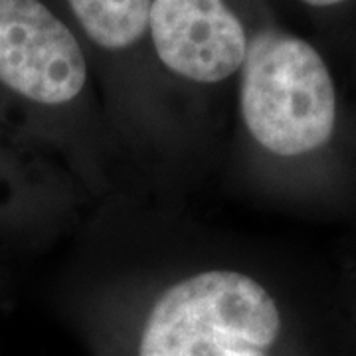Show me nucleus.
I'll list each match as a JSON object with an SVG mask.
<instances>
[{
	"instance_id": "f257e3e1",
	"label": "nucleus",
	"mask_w": 356,
	"mask_h": 356,
	"mask_svg": "<svg viewBox=\"0 0 356 356\" xmlns=\"http://www.w3.org/2000/svg\"><path fill=\"white\" fill-rule=\"evenodd\" d=\"M240 76L243 123L267 151L297 156L331 139L334 83L309 42L277 28H261L250 38Z\"/></svg>"
},
{
	"instance_id": "7ed1b4c3",
	"label": "nucleus",
	"mask_w": 356,
	"mask_h": 356,
	"mask_svg": "<svg viewBox=\"0 0 356 356\" xmlns=\"http://www.w3.org/2000/svg\"><path fill=\"white\" fill-rule=\"evenodd\" d=\"M86 83L83 46L44 0H0V86L28 102L64 105Z\"/></svg>"
},
{
	"instance_id": "39448f33",
	"label": "nucleus",
	"mask_w": 356,
	"mask_h": 356,
	"mask_svg": "<svg viewBox=\"0 0 356 356\" xmlns=\"http://www.w3.org/2000/svg\"><path fill=\"white\" fill-rule=\"evenodd\" d=\"M86 38L103 51L133 50L149 36L153 0H65Z\"/></svg>"
},
{
	"instance_id": "f03ea898",
	"label": "nucleus",
	"mask_w": 356,
	"mask_h": 356,
	"mask_svg": "<svg viewBox=\"0 0 356 356\" xmlns=\"http://www.w3.org/2000/svg\"><path fill=\"white\" fill-rule=\"evenodd\" d=\"M280 332L266 287L238 271H206L161 295L139 356H269Z\"/></svg>"
},
{
	"instance_id": "20e7f679",
	"label": "nucleus",
	"mask_w": 356,
	"mask_h": 356,
	"mask_svg": "<svg viewBox=\"0 0 356 356\" xmlns=\"http://www.w3.org/2000/svg\"><path fill=\"white\" fill-rule=\"evenodd\" d=\"M149 38L166 72L212 86L240 74L252 36L232 0H153Z\"/></svg>"
},
{
	"instance_id": "423d86ee",
	"label": "nucleus",
	"mask_w": 356,
	"mask_h": 356,
	"mask_svg": "<svg viewBox=\"0 0 356 356\" xmlns=\"http://www.w3.org/2000/svg\"><path fill=\"white\" fill-rule=\"evenodd\" d=\"M299 2H303L305 6H311V8H331L337 4H343L346 0H299Z\"/></svg>"
}]
</instances>
